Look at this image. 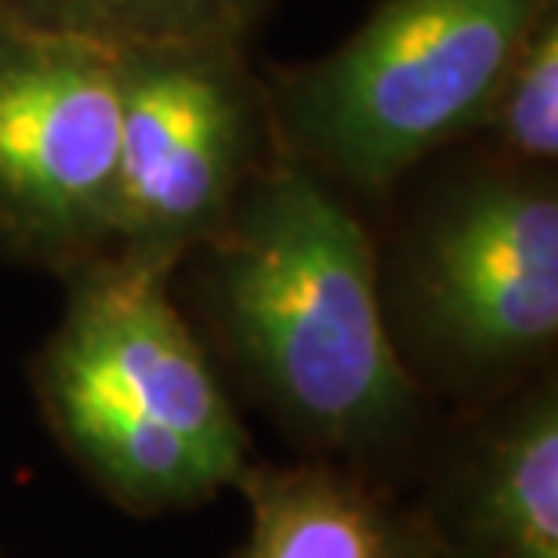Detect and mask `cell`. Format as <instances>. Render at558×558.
<instances>
[{"label": "cell", "mask_w": 558, "mask_h": 558, "mask_svg": "<svg viewBox=\"0 0 558 558\" xmlns=\"http://www.w3.org/2000/svg\"><path fill=\"white\" fill-rule=\"evenodd\" d=\"M497 142L519 163L544 167L558 153V15H544L515 54L486 113Z\"/></svg>", "instance_id": "10"}, {"label": "cell", "mask_w": 558, "mask_h": 558, "mask_svg": "<svg viewBox=\"0 0 558 558\" xmlns=\"http://www.w3.org/2000/svg\"><path fill=\"white\" fill-rule=\"evenodd\" d=\"M117 163V51L0 15V243L73 272L102 258Z\"/></svg>", "instance_id": "6"}, {"label": "cell", "mask_w": 558, "mask_h": 558, "mask_svg": "<svg viewBox=\"0 0 558 558\" xmlns=\"http://www.w3.org/2000/svg\"><path fill=\"white\" fill-rule=\"evenodd\" d=\"M424 558H558V399L537 385L457 450Z\"/></svg>", "instance_id": "7"}, {"label": "cell", "mask_w": 558, "mask_h": 558, "mask_svg": "<svg viewBox=\"0 0 558 558\" xmlns=\"http://www.w3.org/2000/svg\"><path fill=\"white\" fill-rule=\"evenodd\" d=\"M204 247L207 312L298 439L374 453L414 424L363 221L301 160L262 167Z\"/></svg>", "instance_id": "1"}, {"label": "cell", "mask_w": 558, "mask_h": 558, "mask_svg": "<svg viewBox=\"0 0 558 558\" xmlns=\"http://www.w3.org/2000/svg\"><path fill=\"white\" fill-rule=\"evenodd\" d=\"M251 533L240 558H424L417 526L333 464L243 468Z\"/></svg>", "instance_id": "8"}, {"label": "cell", "mask_w": 558, "mask_h": 558, "mask_svg": "<svg viewBox=\"0 0 558 558\" xmlns=\"http://www.w3.org/2000/svg\"><path fill=\"white\" fill-rule=\"evenodd\" d=\"M120 163L113 254L171 272L226 226L262 171L269 95L243 44H167L117 51Z\"/></svg>", "instance_id": "4"}, {"label": "cell", "mask_w": 558, "mask_h": 558, "mask_svg": "<svg viewBox=\"0 0 558 558\" xmlns=\"http://www.w3.org/2000/svg\"><path fill=\"white\" fill-rule=\"evenodd\" d=\"M417 352L457 381H497L558 333V199L541 174L457 185L421 221L403 276Z\"/></svg>", "instance_id": "5"}, {"label": "cell", "mask_w": 558, "mask_h": 558, "mask_svg": "<svg viewBox=\"0 0 558 558\" xmlns=\"http://www.w3.org/2000/svg\"><path fill=\"white\" fill-rule=\"evenodd\" d=\"M37 385L84 472L135 511L196 505L247 468V432L167 276L117 254L76 269Z\"/></svg>", "instance_id": "2"}, {"label": "cell", "mask_w": 558, "mask_h": 558, "mask_svg": "<svg viewBox=\"0 0 558 558\" xmlns=\"http://www.w3.org/2000/svg\"><path fill=\"white\" fill-rule=\"evenodd\" d=\"M276 0H0V15L109 51L243 44Z\"/></svg>", "instance_id": "9"}, {"label": "cell", "mask_w": 558, "mask_h": 558, "mask_svg": "<svg viewBox=\"0 0 558 558\" xmlns=\"http://www.w3.org/2000/svg\"><path fill=\"white\" fill-rule=\"evenodd\" d=\"M555 0H377L327 59L279 76L269 117L294 160L385 189L486 124L522 40Z\"/></svg>", "instance_id": "3"}]
</instances>
